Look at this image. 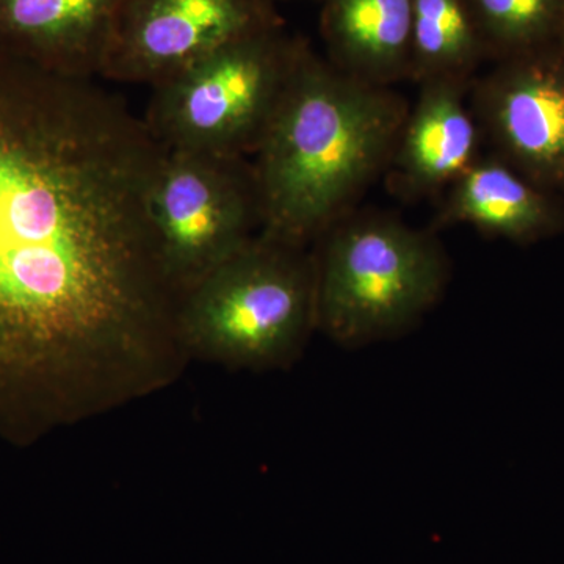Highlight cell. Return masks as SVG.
Wrapping results in <instances>:
<instances>
[{"label": "cell", "instance_id": "cell-1", "mask_svg": "<svg viewBox=\"0 0 564 564\" xmlns=\"http://www.w3.org/2000/svg\"><path fill=\"white\" fill-rule=\"evenodd\" d=\"M165 148L120 96L0 51V434L110 413L184 372L151 191Z\"/></svg>", "mask_w": 564, "mask_h": 564}, {"label": "cell", "instance_id": "cell-2", "mask_svg": "<svg viewBox=\"0 0 564 564\" xmlns=\"http://www.w3.org/2000/svg\"><path fill=\"white\" fill-rule=\"evenodd\" d=\"M391 87L347 76L307 44L251 155L262 234L310 248L386 174L406 120Z\"/></svg>", "mask_w": 564, "mask_h": 564}, {"label": "cell", "instance_id": "cell-3", "mask_svg": "<svg viewBox=\"0 0 564 564\" xmlns=\"http://www.w3.org/2000/svg\"><path fill=\"white\" fill-rule=\"evenodd\" d=\"M314 245L315 325L343 347L402 336L440 302L451 274L434 234L391 215L352 210Z\"/></svg>", "mask_w": 564, "mask_h": 564}, {"label": "cell", "instance_id": "cell-4", "mask_svg": "<svg viewBox=\"0 0 564 564\" xmlns=\"http://www.w3.org/2000/svg\"><path fill=\"white\" fill-rule=\"evenodd\" d=\"M314 329L310 248L262 232L181 299L180 333L191 358L232 369L288 366Z\"/></svg>", "mask_w": 564, "mask_h": 564}, {"label": "cell", "instance_id": "cell-5", "mask_svg": "<svg viewBox=\"0 0 564 564\" xmlns=\"http://www.w3.org/2000/svg\"><path fill=\"white\" fill-rule=\"evenodd\" d=\"M306 46L284 22L229 41L151 88L143 120L165 150L251 159Z\"/></svg>", "mask_w": 564, "mask_h": 564}, {"label": "cell", "instance_id": "cell-6", "mask_svg": "<svg viewBox=\"0 0 564 564\" xmlns=\"http://www.w3.org/2000/svg\"><path fill=\"white\" fill-rule=\"evenodd\" d=\"M150 206L163 267L181 299L262 232L248 158L166 150Z\"/></svg>", "mask_w": 564, "mask_h": 564}, {"label": "cell", "instance_id": "cell-7", "mask_svg": "<svg viewBox=\"0 0 564 564\" xmlns=\"http://www.w3.org/2000/svg\"><path fill=\"white\" fill-rule=\"evenodd\" d=\"M282 22L265 0H124L101 79L154 88L223 44Z\"/></svg>", "mask_w": 564, "mask_h": 564}, {"label": "cell", "instance_id": "cell-8", "mask_svg": "<svg viewBox=\"0 0 564 564\" xmlns=\"http://www.w3.org/2000/svg\"><path fill=\"white\" fill-rule=\"evenodd\" d=\"M469 99L497 158L538 187L564 193V54L558 46L497 62L475 77Z\"/></svg>", "mask_w": 564, "mask_h": 564}, {"label": "cell", "instance_id": "cell-9", "mask_svg": "<svg viewBox=\"0 0 564 564\" xmlns=\"http://www.w3.org/2000/svg\"><path fill=\"white\" fill-rule=\"evenodd\" d=\"M470 85L459 80L419 84V96L389 163V187L408 199L447 191L480 158L484 140L470 107Z\"/></svg>", "mask_w": 564, "mask_h": 564}, {"label": "cell", "instance_id": "cell-10", "mask_svg": "<svg viewBox=\"0 0 564 564\" xmlns=\"http://www.w3.org/2000/svg\"><path fill=\"white\" fill-rule=\"evenodd\" d=\"M124 0H0V51L74 77L101 79Z\"/></svg>", "mask_w": 564, "mask_h": 564}, {"label": "cell", "instance_id": "cell-11", "mask_svg": "<svg viewBox=\"0 0 564 564\" xmlns=\"http://www.w3.org/2000/svg\"><path fill=\"white\" fill-rule=\"evenodd\" d=\"M441 225H467L486 236L532 242L563 223L554 193L538 187L496 154L480 158L447 188Z\"/></svg>", "mask_w": 564, "mask_h": 564}, {"label": "cell", "instance_id": "cell-12", "mask_svg": "<svg viewBox=\"0 0 564 564\" xmlns=\"http://www.w3.org/2000/svg\"><path fill=\"white\" fill-rule=\"evenodd\" d=\"M326 61L352 79L392 87L410 77L413 0H321Z\"/></svg>", "mask_w": 564, "mask_h": 564}, {"label": "cell", "instance_id": "cell-13", "mask_svg": "<svg viewBox=\"0 0 564 564\" xmlns=\"http://www.w3.org/2000/svg\"><path fill=\"white\" fill-rule=\"evenodd\" d=\"M486 61L469 0H413L408 79L473 84Z\"/></svg>", "mask_w": 564, "mask_h": 564}, {"label": "cell", "instance_id": "cell-14", "mask_svg": "<svg viewBox=\"0 0 564 564\" xmlns=\"http://www.w3.org/2000/svg\"><path fill=\"white\" fill-rule=\"evenodd\" d=\"M488 61L503 62L558 43L563 0H469Z\"/></svg>", "mask_w": 564, "mask_h": 564}, {"label": "cell", "instance_id": "cell-15", "mask_svg": "<svg viewBox=\"0 0 564 564\" xmlns=\"http://www.w3.org/2000/svg\"><path fill=\"white\" fill-rule=\"evenodd\" d=\"M558 50L564 54V0L562 6V21H560V33H558V43H556Z\"/></svg>", "mask_w": 564, "mask_h": 564}, {"label": "cell", "instance_id": "cell-16", "mask_svg": "<svg viewBox=\"0 0 564 564\" xmlns=\"http://www.w3.org/2000/svg\"><path fill=\"white\" fill-rule=\"evenodd\" d=\"M265 2L273 3V6H278L280 2H289V0H265Z\"/></svg>", "mask_w": 564, "mask_h": 564}]
</instances>
